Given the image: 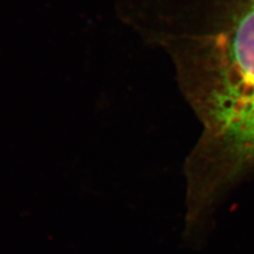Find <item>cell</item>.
Listing matches in <instances>:
<instances>
[{"instance_id":"obj_1","label":"cell","mask_w":254,"mask_h":254,"mask_svg":"<svg viewBox=\"0 0 254 254\" xmlns=\"http://www.w3.org/2000/svg\"><path fill=\"white\" fill-rule=\"evenodd\" d=\"M194 51L180 68L203 129L186 165L190 228L254 166V0H237L224 28Z\"/></svg>"}]
</instances>
